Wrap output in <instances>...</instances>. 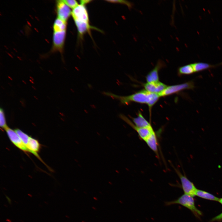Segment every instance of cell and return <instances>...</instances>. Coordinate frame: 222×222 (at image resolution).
Instances as JSON below:
<instances>
[{
	"mask_svg": "<svg viewBox=\"0 0 222 222\" xmlns=\"http://www.w3.org/2000/svg\"><path fill=\"white\" fill-rule=\"evenodd\" d=\"M193 197L184 194L177 199L165 202V205L169 206L176 204H180L190 210L196 217L199 218L202 215V213L195 206Z\"/></svg>",
	"mask_w": 222,
	"mask_h": 222,
	"instance_id": "obj_2",
	"label": "cell"
},
{
	"mask_svg": "<svg viewBox=\"0 0 222 222\" xmlns=\"http://www.w3.org/2000/svg\"><path fill=\"white\" fill-rule=\"evenodd\" d=\"M175 170L180 180L184 194L193 197L195 196L197 189L193 183L186 175H183L179 170L176 168H175Z\"/></svg>",
	"mask_w": 222,
	"mask_h": 222,
	"instance_id": "obj_4",
	"label": "cell"
},
{
	"mask_svg": "<svg viewBox=\"0 0 222 222\" xmlns=\"http://www.w3.org/2000/svg\"><path fill=\"white\" fill-rule=\"evenodd\" d=\"M63 1L70 8L74 9L78 5V2L75 0H64Z\"/></svg>",
	"mask_w": 222,
	"mask_h": 222,
	"instance_id": "obj_22",
	"label": "cell"
},
{
	"mask_svg": "<svg viewBox=\"0 0 222 222\" xmlns=\"http://www.w3.org/2000/svg\"><path fill=\"white\" fill-rule=\"evenodd\" d=\"M66 21L57 18L55 21L53 25L54 32L66 31Z\"/></svg>",
	"mask_w": 222,
	"mask_h": 222,
	"instance_id": "obj_18",
	"label": "cell"
},
{
	"mask_svg": "<svg viewBox=\"0 0 222 222\" xmlns=\"http://www.w3.org/2000/svg\"><path fill=\"white\" fill-rule=\"evenodd\" d=\"M195 195L206 199L219 201L220 199L214 195L205 191L197 189Z\"/></svg>",
	"mask_w": 222,
	"mask_h": 222,
	"instance_id": "obj_16",
	"label": "cell"
},
{
	"mask_svg": "<svg viewBox=\"0 0 222 222\" xmlns=\"http://www.w3.org/2000/svg\"><path fill=\"white\" fill-rule=\"evenodd\" d=\"M195 72H199L209 69L214 68L222 65V62L216 64H212L208 63L197 62L191 64Z\"/></svg>",
	"mask_w": 222,
	"mask_h": 222,
	"instance_id": "obj_12",
	"label": "cell"
},
{
	"mask_svg": "<svg viewBox=\"0 0 222 222\" xmlns=\"http://www.w3.org/2000/svg\"><path fill=\"white\" fill-rule=\"evenodd\" d=\"M5 195L6 196V198L8 200V201L9 203V204L11 205V201L10 199L6 195Z\"/></svg>",
	"mask_w": 222,
	"mask_h": 222,
	"instance_id": "obj_25",
	"label": "cell"
},
{
	"mask_svg": "<svg viewBox=\"0 0 222 222\" xmlns=\"http://www.w3.org/2000/svg\"><path fill=\"white\" fill-rule=\"evenodd\" d=\"M165 66V63L163 60H158L154 67L146 76V80L147 82L150 83L159 81V72Z\"/></svg>",
	"mask_w": 222,
	"mask_h": 222,
	"instance_id": "obj_8",
	"label": "cell"
},
{
	"mask_svg": "<svg viewBox=\"0 0 222 222\" xmlns=\"http://www.w3.org/2000/svg\"><path fill=\"white\" fill-rule=\"evenodd\" d=\"M57 7L58 18L66 21L72 14L70 8L63 0L58 1Z\"/></svg>",
	"mask_w": 222,
	"mask_h": 222,
	"instance_id": "obj_9",
	"label": "cell"
},
{
	"mask_svg": "<svg viewBox=\"0 0 222 222\" xmlns=\"http://www.w3.org/2000/svg\"><path fill=\"white\" fill-rule=\"evenodd\" d=\"M79 34L81 35L88 31L91 28L89 23L75 22Z\"/></svg>",
	"mask_w": 222,
	"mask_h": 222,
	"instance_id": "obj_19",
	"label": "cell"
},
{
	"mask_svg": "<svg viewBox=\"0 0 222 222\" xmlns=\"http://www.w3.org/2000/svg\"><path fill=\"white\" fill-rule=\"evenodd\" d=\"M14 130L26 146L28 143L30 136L19 129H17Z\"/></svg>",
	"mask_w": 222,
	"mask_h": 222,
	"instance_id": "obj_20",
	"label": "cell"
},
{
	"mask_svg": "<svg viewBox=\"0 0 222 222\" xmlns=\"http://www.w3.org/2000/svg\"><path fill=\"white\" fill-rule=\"evenodd\" d=\"M0 126L5 130L8 127L6 124L3 110L2 108L0 109Z\"/></svg>",
	"mask_w": 222,
	"mask_h": 222,
	"instance_id": "obj_21",
	"label": "cell"
},
{
	"mask_svg": "<svg viewBox=\"0 0 222 222\" xmlns=\"http://www.w3.org/2000/svg\"><path fill=\"white\" fill-rule=\"evenodd\" d=\"M10 141L17 147L24 152H29L26 146L14 130L8 127L5 130Z\"/></svg>",
	"mask_w": 222,
	"mask_h": 222,
	"instance_id": "obj_7",
	"label": "cell"
},
{
	"mask_svg": "<svg viewBox=\"0 0 222 222\" xmlns=\"http://www.w3.org/2000/svg\"><path fill=\"white\" fill-rule=\"evenodd\" d=\"M104 94L119 100L123 104L128 105L131 102L146 104L150 109L157 102L160 97L158 94L149 92L145 89L127 96H120L109 92H104Z\"/></svg>",
	"mask_w": 222,
	"mask_h": 222,
	"instance_id": "obj_1",
	"label": "cell"
},
{
	"mask_svg": "<svg viewBox=\"0 0 222 222\" xmlns=\"http://www.w3.org/2000/svg\"><path fill=\"white\" fill-rule=\"evenodd\" d=\"M121 118L134 129L138 133L140 138L144 141L154 132L152 126L146 128L136 127L133 123L124 115L121 116Z\"/></svg>",
	"mask_w": 222,
	"mask_h": 222,
	"instance_id": "obj_6",
	"label": "cell"
},
{
	"mask_svg": "<svg viewBox=\"0 0 222 222\" xmlns=\"http://www.w3.org/2000/svg\"><path fill=\"white\" fill-rule=\"evenodd\" d=\"M219 202L222 205V198L220 199ZM222 220V212L213 218L212 220V221H220Z\"/></svg>",
	"mask_w": 222,
	"mask_h": 222,
	"instance_id": "obj_24",
	"label": "cell"
},
{
	"mask_svg": "<svg viewBox=\"0 0 222 222\" xmlns=\"http://www.w3.org/2000/svg\"><path fill=\"white\" fill-rule=\"evenodd\" d=\"M71 14L75 22L89 23L88 14L84 5H79L73 9Z\"/></svg>",
	"mask_w": 222,
	"mask_h": 222,
	"instance_id": "obj_5",
	"label": "cell"
},
{
	"mask_svg": "<svg viewBox=\"0 0 222 222\" xmlns=\"http://www.w3.org/2000/svg\"><path fill=\"white\" fill-rule=\"evenodd\" d=\"M145 89L149 92L159 94L167 87L166 84L159 81L148 83L143 84Z\"/></svg>",
	"mask_w": 222,
	"mask_h": 222,
	"instance_id": "obj_10",
	"label": "cell"
},
{
	"mask_svg": "<svg viewBox=\"0 0 222 222\" xmlns=\"http://www.w3.org/2000/svg\"><path fill=\"white\" fill-rule=\"evenodd\" d=\"M40 144L38 140L30 137L26 147L28 150L29 152L33 154L40 159L38 154L40 149Z\"/></svg>",
	"mask_w": 222,
	"mask_h": 222,
	"instance_id": "obj_13",
	"label": "cell"
},
{
	"mask_svg": "<svg viewBox=\"0 0 222 222\" xmlns=\"http://www.w3.org/2000/svg\"><path fill=\"white\" fill-rule=\"evenodd\" d=\"M112 2L120 3L121 4H125L129 8H131L133 7V4L132 2L127 1L125 0H119V1H110Z\"/></svg>",
	"mask_w": 222,
	"mask_h": 222,
	"instance_id": "obj_23",
	"label": "cell"
},
{
	"mask_svg": "<svg viewBox=\"0 0 222 222\" xmlns=\"http://www.w3.org/2000/svg\"><path fill=\"white\" fill-rule=\"evenodd\" d=\"M66 31L54 32L53 41L54 47L58 50H61L64 42Z\"/></svg>",
	"mask_w": 222,
	"mask_h": 222,
	"instance_id": "obj_11",
	"label": "cell"
},
{
	"mask_svg": "<svg viewBox=\"0 0 222 222\" xmlns=\"http://www.w3.org/2000/svg\"><path fill=\"white\" fill-rule=\"evenodd\" d=\"M133 123L138 128L149 127L151 126L150 124L144 117L141 112H139L136 117H131Z\"/></svg>",
	"mask_w": 222,
	"mask_h": 222,
	"instance_id": "obj_14",
	"label": "cell"
},
{
	"mask_svg": "<svg viewBox=\"0 0 222 222\" xmlns=\"http://www.w3.org/2000/svg\"><path fill=\"white\" fill-rule=\"evenodd\" d=\"M195 88L194 82L193 80H191L181 84L167 86L158 95L160 97L166 96L185 90L193 89Z\"/></svg>",
	"mask_w": 222,
	"mask_h": 222,
	"instance_id": "obj_3",
	"label": "cell"
},
{
	"mask_svg": "<svg viewBox=\"0 0 222 222\" xmlns=\"http://www.w3.org/2000/svg\"><path fill=\"white\" fill-rule=\"evenodd\" d=\"M195 72L191 64L179 67L178 69V73L180 76L191 75Z\"/></svg>",
	"mask_w": 222,
	"mask_h": 222,
	"instance_id": "obj_17",
	"label": "cell"
},
{
	"mask_svg": "<svg viewBox=\"0 0 222 222\" xmlns=\"http://www.w3.org/2000/svg\"><path fill=\"white\" fill-rule=\"evenodd\" d=\"M149 147L157 155L158 154V142L155 132H154L145 141Z\"/></svg>",
	"mask_w": 222,
	"mask_h": 222,
	"instance_id": "obj_15",
	"label": "cell"
}]
</instances>
